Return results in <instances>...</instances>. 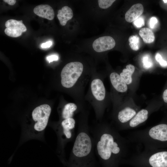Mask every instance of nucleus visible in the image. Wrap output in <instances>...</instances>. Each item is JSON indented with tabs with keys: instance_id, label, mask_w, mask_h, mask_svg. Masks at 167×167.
Returning <instances> with one entry per match:
<instances>
[{
	"instance_id": "f257e3e1",
	"label": "nucleus",
	"mask_w": 167,
	"mask_h": 167,
	"mask_svg": "<svg viewBox=\"0 0 167 167\" xmlns=\"http://www.w3.org/2000/svg\"><path fill=\"white\" fill-rule=\"evenodd\" d=\"M99 128L94 140V146L101 159L107 161L112 155L119 153L120 149L112 135Z\"/></svg>"
},
{
	"instance_id": "f03ea898",
	"label": "nucleus",
	"mask_w": 167,
	"mask_h": 167,
	"mask_svg": "<svg viewBox=\"0 0 167 167\" xmlns=\"http://www.w3.org/2000/svg\"><path fill=\"white\" fill-rule=\"evenodd\" d=\"M83 70V65L79 62H72L66 64L61 73L62 86L67 88L72 87L81 76Z\"/></svg>"
},
{
	"instance_id": "7ed1b4c3",
	"label": "nucleus",
	"mask_w": 167,
	"mask_h": 167,
	"mask_svg": "<svg viewBox=\"0 0 167 167\" xmlns=\"http://www.w3.org/2000/svg\"><path fill=\"white\" fill-rule=\"evenodd\" d=\"M51 111L48 105L44 104L35 108L32 112V117L34 123L31 128L35 134L43 132L46 128Z\"/></svg>"
},
{
	"instance_id": "20e7f679",
	"label": "nucleus",
	"mask_w": 167,
	"mask_h": 167,
	"mask_svg": "<svg viewBox=\"0 0 167 167\" xmlns=\"http://www.w3.org/2000/svg\"><path fill=\"white\" fill-rule=\"evenodd\" d=\"M6 28L4 32L8 36L17 37L21 36L23 32L27 31V28L23 23V21L10 19L5 23Z\"/></svg>"
},
{
	"instance_id": "39448f33",
	"label": "nucleus",
	"mask_w": 167,
	"mask_h": 167,
	"mask_svg": "<svg viewBox=\"0 0 167 167\" xmlns=\"http://www.w3.org/2000/svg\"><path fill=\"white\" fill-rule=\"evenodd\" d=\"M115 45V42L113 38L105 36L95 40L92 44V47L96 51L101 52L112 49Z\"/></svg>"
},
{
	"instance_id": "423d86ee",
	"label": "nucleus",
	"mask_w": 167,
	"mask_h": 167,
	"mask_svg": "<svg viewBox=\"0 0 167 167\" xmlns=\"http://www.w3.org/2000/svg\"><path fill=\"white\" fill-rule=\"evenodd\" d=\"M149 135L153 139L167 141V125L162 124L152 127L149 131Z\"/></svg>"
},
{
	"instance_id": "0eeeda50",
	"label": "nucleus",
	"mask_w": 167,
	"mask_h": 167,
	"mask_svg": "<svg viewBox=\"0 0 167 167\" xmlns=\"http://www.w3.org/2000/svg\"><path fill=\"white\" fill-rule=\"evenodd\" d=\"M91 89L92 94L97 100L104 99L105 95V90L102 81L100 79L93 80L91 84Z\"/></svg>"
},
{
	"instance_id": "6e6552de",
	"label": "nucleus",
	"mask_w": 167,
	"mask_h": 167,
	"mask_svg": "<svg viewBox=\"0 0 167 167\" xmlns=\"http://www.w3.org/2000/svg\"><path fill=\"white\" fill-rule=\"evenodd\" d=\"M75 123V121L72 118L63 119L61 122V134L65 139L68 140L71 138Z\"/></svg>"
},
{
	"instance_id": "1a4fd4ad",
	"label": "nucleus",
	"mask_w": 167,
	"mask_h": 167,
	"mask_svg": "<svg viewBox=\"0 0 167 167\" xmlns=\"http://www.w3.org/2000/svg\"><path fill=\"white\" fill-rule=\"evenodd\" d=\"M34 13L38 16L53 20L54 17V13L53 8L47 4H41L36 6L33 9Z\"/></svg>"
},
{
	"instance_id": "9d476101",
	"label": "nucleus",
	"mask_w": 167,
	"mask_h": 167,
	"mask_svg": "<svg viewBox=\"0 0 167 167\" xmlns=\"http://www.w3.org/2000/svg\"><path fill=\"white\" fill-rule=\"evenodd\" d=\"M149 162L152 167H167V152L154 154L149 158Z\"/></svg>"
},
{
	"instance_id": "9b49d317",
	"label": "nucleus",
	"mask_w": 167,
	"mask_h": 167,
	"mask_svg": "<svg viewBox=\"0 0 167 167\" xmlns=\"http://www.w3.org/2000/svg\"><path fill=\"white\" fill-rule=\"evenodd\" d=\"M143 6L141 3L133 5L126 12L125 20L129 23L134 21L143 14Z\"/></svg>"
},
{
	"instance_id": "f8f14e48",
	"label": "nucleus",
	"mask_w": 167,
	"mask_h": 167,
	"mask_svg": "<svg viewBox=\"0 0 167 167\" xmlns=\"http://www.w3.org/2000/svg\"><path fill=\"white\" fill-rule=\"evenodd\" d=\"M110 79L112 85L117 91L122 92L127 91V87L126 83L118 73H111L110 75Z\"/></svg>"
},
{
	"instance_id": "ddd939ff",
	"label": "nucleus",
	"mask_w": 167,
	"mask_h": 167,
	"mask_svg": "<svg viewBox=\"0 0 167 167\" xmlns=\"http://www.w3.org/2000/svg\"><path fill=\"white\" fill-rule=\"evenodd\" d=\"M73 15L72 9L69 7L65 6L58 11L57 17L60 24L64 26L66 25L68 21L73 17Z\"/></svg>"
},
{
	"instance_id": "4468645a",
	"label": "nucleus",
	"mask_w": 167,
	"mask_h": 167,
	"mask_svg": "<svg viewBox=\"0 0 167 167\" xmlns=\"http://www.w3.org/2000/svg\"><path fill=\"white\" fill-rule=\"evenodd\" d=\"M148 111L146 109L140 110L130 121V126L135 127L146 121L148 118Z\"/></svg>"
},
{
	"instance_id": "2eb2a0df",
	"label": "nucleus",
	"mask_w": 167,
	"mask_h": 167,
	"mask_svg": "<svg viewBox=\"0 0 167 167\" xmlns=\"http://www.w3.org/2000/svg\"><path fill=\"white\" fill-rule=\"evenodd\" d=\"M136 113V112L133 109L127 107L119 112L118 118L121 122L124 123L133 118Z\"/></svg>"
},
{
	"instance_id": "dca6fc26",
	"label": "nucleus",
	"mask_w": 167,
	"mask_h": 167,
	"mask_svg": "<svg viewBox=\"0 0 167 167\" xmlns=\"http://www.w3.org/2000/svg\"><path fill=\"white\" fill-rule=\"evenodd\" d=\"M139 34L146 43L153 42L155 39L154 34L151 29L147 28H143L140 29Z\"/></svg>"
},
{
	"instance_id": "f3484780",
	"label": "nucleus",
	"mask_w": 167,
	"mask_h": 167,
	"mask_svg": "<svg viewBox=\"0 0 167 167\" xmlns=\"http://www.w3.org/2000/svg\"><path fill=\"white\" fill-rule=\"evenodd\" d=\"M126 68L123 70L122 72L120 74V76L126 84H128L132 82L131 75L135 71V68L134 66L131 64L127 65Z\"/></svg>"
},
{
	"instance_id": "a211bd4d",
	"label": "nucleus",
	"mask_w": 167,
	"mask_h": 167,
	"mask_svg": "<svg viewBox=\"0 0 167 167\" xmlns=\"http://www.w3.org/2000/svg\"><path fill=\"white\" fill-rule=\"evenodd\" d=\"M77 106L76 104L70 103L66 104L62 111V116L63 119L69 118H72L74 112L77 109Z\"/></svg>"
},
{
	"instance_id": "6ab92c4d",
	"label": "nucleus",
	"mask_w": 167,
	"mask_h": 167,
	"mask_svg": "<svg viewBox=\"0 0 167 167\" xmlns=\"http://www.w3.org/2000/svg\"><path fill=\"white\" fill-rule=\"evenodd\" d=\"M129 45L133 50L137 51L139 49L140 45V39L137 35L130 36L128 39Z\"/></svg>"
},
{
	"instance_id": "aec40b11",
	"label": "nucleus",
	"mask_w": 167,
	"mask_h": 167,
	"mask_svg": "<svg viewBox=\"0 0 167 167\" xmlns=\"http://www.w3.org/2000/svg\"><path fill=\"white\" fill-rule=\"evenodd\" d=\"M142 61L143 66L145 69H149L153 66V63L152 59L148 54H146L143 56Z\"/></svg>"
},
{
	"instance_id": "412c9836",
	"label": "nucleus",
	"mask_w": 167,
	"mask_h": 167,
	"mask_svg": "<svg viewBox=\"0 0 167 167\" xmlns=\"http://www.w3.org/2000/svg\"><path fill=\"white\" fill-rule=\"evenodd\" d=\"M115 1V0H99V6L101 8L106 9L111 6Z\"/></svg>"
},
{
	"instance_id": "4be33fe9",
	"label": "nucleus",
	"mask_w": 167,
	"mask_h": 167,
	"mask_svg": "<svg viewBox=\"0 0 167 167\" xmlns=\"http://www.w3.org/2000/svg\"><path fill=\"white\" fill-rule=\"evenodd\" d=\"M155 59L161 66L164 67H167V61L162 59L161 55L159 53L156 54L155 55Z\"/></svg>"
},
{
	"instance_id": "5701e85b",
	"label": "nucleus",
	"mask_w": 167,
	"mask_h": 167,
	"mask_svg": "<svg viewBox=\"0 0 167 167\" xmlns=\"http://www.w3.org/2000/svg\"><path fill=\"white\" fill-rule=\"evenodd\" d=\"M134 25L137 28H140L144 25V21L143 18L139 17L133 22Z\"/></svg>"
},
{
	"instance_id": "b1692460",
	"label": "nucleus",
	"mask_w": 167,
	"mask_h": 167,
	"mask_svg": "<svg viewBox=\"0 0 167 167\" xmlns=\"http://www.w3.org/2000/svg\"><path fill=\"white\" fill-rule=\"evenodd\" d=\"M158 23V20L155 17H152L149 22V25L150 28L153 29Z\"/></svg>"
},
{
	"instance_id": "393cba45",
	"label": "nucleus",
	"mask_w": 167,
	"mask_h": 167,
	"mask_svg": "<svg viewBox=\"0 0 167 167\" xmlns=\"http://www.w3.org/2000/svg\"><path fill=\"white\" fill-rule=\"evenodd\" d=\"M58 56L54 54L48 56L46 58L47 60L49 63L53 61H57L58 60Z\"/></svg>"
},
{
	"instance_id": "a878e982",
	"label": "nucleus",
	"mask_w": 167,
	"mask_h": 167,
	"mask_svg": "<svg viewBox=\"0 0 167 167\" xmlns=\"http://www.w3.org/2000/svg\"><path fill=\"white\" fill-rule=\"evenodd\" d=\"M52 42L51 41H49L42 44L41 47L43 48H46L50 47L52 45Z\"/></svg>"
},
{
	"instance_id": "bb28decb",
	"label": "nucleus",
	"mask_w": 167,
	"mask_h": 167,
	"mask_svg": "<svg viewBox=\"0 0 167 167\" xmlns=\"http://www.w3.org/2000/svg\"><path fill=\"white\" fill-rule=\"evenodd\" d=\"M3 1L10 5H13L16 2V1L15 0H4Z\"/></svg>"
},
{
	"instance_id": "cd10ccee",
	"label": "nucleus",
	"mask_w": 167,
	"mask_h": 167,
	"mask_svg": "<svg viewBox=\"0 0 167 167\" xmlns=\"http://www.w3.org/2000/svg\"><path fill=\"white\" fill-rule=\"evenodd\" d=\"M162 97L164 101L167 103V89L163 92Z\"/></svg>"
},
{
	"instance_id": "c85d7f7f",
	"label": "nucleus",
	"mask_w": 167,
	"mask_h": 167,
	"mask_svg": "<svg viewBox=\"0 0 167 167\" xmlns=\"http://www.w3.org/2000/svg\"><path fill=\"white\" fill-rule=\"evenodd\" d=\"M163 1L164 3H167V0H163Z\"/></svg>"
}]
</instances>
